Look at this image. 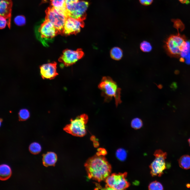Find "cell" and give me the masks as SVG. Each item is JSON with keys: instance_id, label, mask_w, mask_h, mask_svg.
<instances>
[{"instance_id": "1", "label": "cell", "mask_w": 190, "mask_h": 190, "mask_svg": "<svg viewBox=\"0 0 190 190\" xmlns=\"http://www.w3.org/2000/svg\"><path fill=\"white\" fill-rule=\"evenodd\" d=\"M84 166L88 177L99 182L106 179L111 172V165L102 155H96L89 158Z\"/></svg>"}, {"instance_id": "2", "label": "cell", "mask_w": 190, "mask_h": 190, "mask_svg": "<svg viewBox=\"0 0 190 190\" xmlns=\"http://www.w3.org/2000/svg\"><path fill=\"white\" fill-rule=\"evenodd\" d=\"M98 87L101 91V95L106 102L110 101L114 98L116 106L122 102L121 98V89L116 82L109 77H103L99 83Z\"/></svg>"}, {"instance_id": "3", "label": "cell", "mask_w": 190, "mask_h": 190, "mask_svg": "<svg viewBox=\"0 0 190 190\" xmlns=\"http://www.w3.org/2000/svg\"><path fill=\"white\" fill-rule=\"evenodd\" d=\"M187 45L185 36L178 33L169 37L165 41V47L170 55L177 56L181 55L186 48Z\"/></svg>"}, {"instance_id": "4", "label": "cell", "mask_w": 190, "mask_h": 190, "mask_svg": "<svg viewBox=\"0 0 190 190\" xmlns=\"http://www.w3.org/2000/svg\"><path fill=\"white\" fill-rule=\"evenodd\" d=\"M88 119L87 115L81 114L74 119H71L70 123L65 126L63 130L73 136L83 137L86 133V127Z\"/></svg>"}, {"instance_id": "5", "label": "cell", "mask_w": 190, "mask_h": 190, "mask_svg": "<svg viewBox=\"0 0 190 190\" xmlns=\"http://www.w3.org/2000/svg\"><path fill=\"white\" fill-rule=\"evenodd\" d=\"M45 12V20L49 21L52 23L59 34H63L64 25L67 17L62 12L51 6L47 8Z\"/></svg>"}, {"instance_id": "6", "label": "cell", "mask_w": 190, "mask_h": 190, "mask_svg": "<svg viewBox=\"0 0 190 190\" xmlns=\"http://www.w3.org/2000/svg\"><path fill=\"white\" fill-rule=\"evenodd\" d=\"M127 173H114L109 175L106 179L107 189L123 190L130 186L129 183L126 179Z\"/></svg>"}, {"instance_id": "7", "label": "cell", "mask_w": 190, "mask_h": 190, "mask_svg": "<svg viewBox=\"0 0 190 190\" xmlns=\"http://www.w3.org/2000/svg\"><path fill=\"white\" fill-rule=\"evenodd\" d=\"M154 155L155 158L150 166V173L152 176L161 177L167 168L165 162L167 153L159 149L156 150Z\"/></svg>"}, {"instance_id": "8", "label": "cell", "mask_w": 190, "mask_h": 190, "mask_svg": "<svg viewBox=\"0 0 190 190\" xmlns=\"http://www.w3.org/2000/svg\"><path fill=\"white\" fill-rule=\"evenodd\" d=\"M89 3L84 1H79L77 3L66 6L69 17L83 21L85 19L86 11L88 8Z\"/></svg>"}, {"instance_id": "9", "label": "cell", "mask_w": 190, "mask_h": 190, "mask_svg": "<svg viewBox=\"0 0 190 190\" xmlns=\"http://www.w3.org/2000/svg\"><path fill=\"white\" fill-rule=\"evenodd\" d=\"M84 55V53L81 49H78L75 50L66 49L63 51L58 60L65 66H68L75 63Z\"/></svg>"}, {"instance_id": "10", "label": "cell", "mask_w": 190, "mask_h": 190, "mask_svg": "<svg viewBox=\"0 0 190 190\" xmlns=\"http://www.w3.org/2000/svg\"><path fill=\"white\" fill-rule=\"evenodd\" d=\"M84 26V23L83 21L69 17L65 21L63 34L69 35L76 34L80 32L81 28L83 27Z\"/></svg>"}, {"instance_id": "11", "label": "cell", "mask_w": 190, "mask_h": 190, "mask_svg": "<svg viewBox=\"0 0 190 190\" xmlns=\"http://www.w3.org/2000/svg\"><path fill=\"white\" fill-rule=\"evenodd\" d=\"M38 31L42 38L51 39L59 34L52 23L45 20L40 25Z\"/></svg>"}, {"instance_id": "12", "label": "cell", "mask_w": 190, "mask_h": 190, "mask_svg": "<svg viewBox=\"0 0 190 190\" xmlns=\"http://www.w3.org/2000/svg\"><path fill=\"white\" fill-rule=\"evenodd\" d=\"M57 63L55 62L44 64L40 67L41 75L43 79H51L58 74L56 71Z\"/></svg>"}, {"instance_id": "13", "label": "cell", "mask_w": 190, "mask_h": 190, "mask_svg": "<svg viewBox=\"0 0 190 190\" xmlns=\"http://www.w3.org/2000/svg\"><path fill=\"white\" fill-rule=\"evenodd\" d=\"M12 2L11 0H0V16L5 18L9 28L11 26V20Z\"/></svg>"}, {"instance_id": "14", "label": "cell", "mask_w": 190, "mask_h": 190, "mask_svg": "<svg viewBox=\"0 0 190 190\" xmlns=\"http://www.w3.org/2000/svg\"><path fill=\"white\" fill-rule=\"evenodd\" d=\"M57 159V155L54 152H48L42 155V163L46 167L54 166Z\"/></svg>"}, {"instance_id": "15", "label": "cell", "mask_w": 190, "mask_h": 190, "mask_svg": "<svg viewBox=\"0 0 190 190\" xmlns=\"http://www.w3.org/2000/svg\"><path fill=\"white\" fill-rule=\"evenodd\" d=\"M51 6L63 13L68 18L69 17L66 8L65 0H50Z\"/></svg>"}, {"instance_id": "16", "label": "cell", "mask_w": 190, "mask_h": 190, "mask_svg": "<svg viewBox=\"0 0 190 190\" xmlns=\"http://www.w3.org/2000/svg\"><path fill=\"white\" fill-rule=\"evenodd\" d=\"M12 174L11 169L8 165L4 164L0 166V179L2 180H5L8 179Z\"/></svg>"}, {"instance_id": "17", "label": "cell", "mask_w": 190, "mask_h": 190, "mask_svg": "<svg viewBox=\"0 0 190 190\" xmlns=\"http://www.w3.org/2000/svg\"><path fill=\"white\" fill-rule=\"evenodd\" d=\"M179 166L185 169L190 168V156L185 155L182 156L178 160Z\"/></svg>"}, {"instance_id": "18", "label": "cell", "mask_w": 190, "mask_h": 190, "mask_svg": "<svg viewBox=\"0 0 190 190\" xmlns=\"http://www.w3.org/2000/svg\"><path fill=\"white\" fill-rule=\"evenodd\" d=\"M123 55L122 50L118 47H114L110 50V55L111 58L113 60H119L122 58Z\"/></svg>"}, {"instance_id": "19", "label": "cell", "mask_w": 190, "mask_h": 190, "mask_svg": "<svg viewBox=\"0 0 190 190\" xmlns=\"http://www.w3.org/2000/svg\"><path fill=\"white\" fill-rule=\"evenodd\" d=\"M29 150L30 152L33 154H38L41 151V146L39 143L34 142L30 145Z\"/></svg>"}, {"instance_id": "20", "label": "cell", "mask_w": 190, "mask_h": 190, "mask_svg": "<svg viewBox=\"0 0 190 190\" xmlns=\"http://www.w3.org/2000/svg\"><path fill=\"white\" fill-rule=\"evenodd\" d=\"M19 120L20 121H25L27 120L30 116L29 111L27 109L21 110L18 113Z\"/></svg>"}, {"instance_id": "21", "label": "cell", "mask_w": 190, "mask_h": 190, "mask_svg": "<svg viewBox=\"0 0 190 190\" xmlns=\"http://www.w3.org/2000/svg\"><path fill=\"white\" fill-rule=\"evenodd\" d=\"M127 152L122 148H119L116 151V155L117 158L120 160H125L127 157Z\"/></svg>"}, {"instance_id": "22", "label": "cell", "mask_w": 190, "mask_h": 190, "mask_svg": "<svg viewBox=\"0 0 190 190\" xmlns=\"http://www.w3.org/2000/svg\"><path fill=\"white\" fill-rule=\"evenodd\" d=\"M148 188L149 189L151 190H162L164 189L162 184L156 181L151 183L149 185Z\"/></svg>"}, {"instance_id": "23", "label": "cell", "mask_w": 190, "mask_h": 190, "mask_svg": "<svg viewBox=\"0 0 190 190\" xmlns=\"http://www.w3.org/2000/svg\"><path fill=\"white\" fill-rule=\"evenodd\" d=\"M140 48L142 51L145 52H149L152 49V47L150 43L145 41H143L141 43Z\"/></svg>"}, {"instance_id": "24", "label": "cell", "mask_w": 190, "mask_h": 190, "mask_svg": "<svg viewBox=\"0 0 190 190\" xmlns=\"http://www.w3.org/2000/svg\"><path fill=\"white\" fill-rule=\"evenodd\" d=\"M143 125L142 121L139 118H135L133 119L131 121V127L135 129L141 128Z\"/></svg>"}, {"instance_id": "25", "label": "cell", "mask_w": 190, "mask_h": 190, "mask_svg": "<svg viewBox=\"0 0 190 190\" xmlns=\"http://www.w3.org/2000/svg\"><path fill=\"white\" fill-rule=\"evenodd\" d=\"M14 21L15 23L17 25L19 26H23L25 23V18L23 15H18L15 18Z\"/></svg>"}, {"instance_id": "26", "label": "cell", "mask_w": 190, "mask_h": 190, "mask_svg": "<svg viewBox=\"0 0 190 190\" xmlns=\"http://www.w3.org/2000/svg\"><path fill=\"white\" fill-rule=\"evenodd\" d=\"M172 21L174 23V27L178 31L179 29L181 30H183L184 26L182 21L179 19L173 20Z\"/></svg>"}, {"instance_id": "27", "label": "cell", "mask_w": 190, "mask_h": 190, "mask_svg": "<svg viewBox=\"0 0 190 190\" xmlns=\"http://www.w3.org/2000/svg\"><path fill=\"white\" fill-rule=\"evenodd\" d=\"M7 24V21L6 19L3 17L1 16L0 17V28L1 29L4 28Z\"/></svg>"}, {"instance_id": "28", "label": "cell", "mask_w": 190, "mask_h": 190, "mask_svg": "<svg viewBox=\"0 0 190 190\" xmlns=\"http://www.w3.org/2000/svg\"><path fill=\"white\" fill-rule=\"evenodd\" d=\"M140 3L144 6H148L153 2V0H139Z\"/></svg>"}, {"instance_id": "29", "label": "cell", "mask_w": 190, "mask_h": 190, "mask_svg": "<svg viewBox=\"0 0 190 190\" xmlns=\"http://www.w3.org/2000/svg\"><path fill=\"white\" fill-rule=\"evenodd\" d=\"M79 1V0H65L66 6L77 3Z\"/></svg>"}, {"instance_id": "30", "label": "cell", "mask_w": 190, "mask_h": 190, "mask_svg": "<svg viewBox=\"0 0 190 190\" xmlns=\"http://www.w3.org/2000/svg\"><path fill=\"white\" fill-rule=\"evenodd\" d=\"M98 152L97 153V155H104L107 153L106 150L103 148L98 149Z\"/></svg>"}, {"instance_id": "31", "label": "cell", "mask_w": 190, "mask_h": 190, "mask_svg": "<svg viewBox=\"0 0 190 190\" xmlns=\"http://www.w3.org/2000/svg\"><path fill=\"white\" fill-rule=\"evenodd\" d=\"M180 2L182 3H185L188 4L190 3L189 0H178Z\"/></svg>"}, {"instance_id": "32", "label": "cell", "mask_w": 190, "mask_h": 190, "mask_svg": "<svg viewBox=\"0 0 190 190\" xmlns=\"http://www.w3.org/2000/svg\"><path fill=\"white\" fill-rule=\"evenodd\" d=\"M170 87L173 89L174 90L177 88V86L175 83H173L171 85Z\"/></svg>"}, {"instance_id": "33", "label": "cell", "mask_w": 190, "mask_h": 190, "mask_svg": "<svg viewBox=\"0 0 190 190\" xmlns=\"http://www.w3.org/2000/svg\"><path fill=\"white\" fill-rule=\"evenodd\" d=\"M188 141L190 146V138L188 139Z\"/></svg>"}]
</instances>
